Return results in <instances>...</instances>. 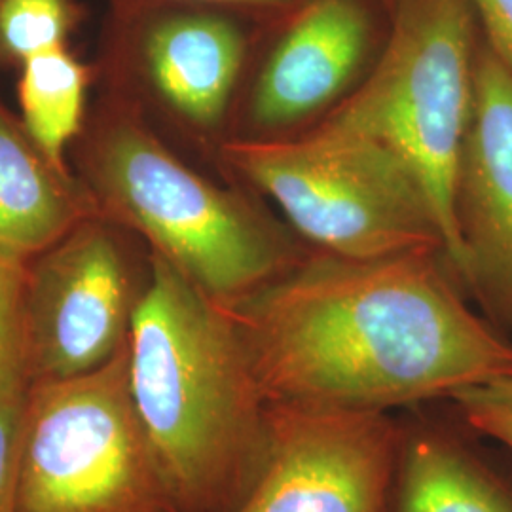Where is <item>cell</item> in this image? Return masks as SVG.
Here are the masks:
<instances>
[{
    "label": "cell",
    "mask_w": 512,
    "mask_h": 512,
    "mask_svg": "<svg viewBox=\"0 0 512 512\" xmlns=\"http://www.w3.org/2000/svg\"><path fill=\"white\" fill-rule=\"evenodd\" d=\"M435 255L329 253L220 302L266 403L389 412L511 378V342Z\"/></svg>",
    "instance_id": "1"
},
{
    "label": "cell",
    "mask_w": 512,
    "mask_h": 512,
    "mask_svg": "<svg viewBox=\"0 0 512 512\" xmlns=\"http://www.w3.org/2000/svg\"><path fill=\"white\" fill-rule=\"evenodd\" d=\"M128 334L129 391L177 512H234L268 448V403L219 300L150 253Z\"/></svg>",
    "instance_id": "2"
},
{
    "label": "cell",
    "mask_w": 512,
    "mask_h": 512,
    "mask_svg": "<svg viewBox=\"0 0 512 512\" xmlns=\"http://www.w3.org/2000/svg\"><path fill=\"white\" fill-rule=\"evenodd\" d=\"M99 90L71 147L97 217L147 239L152 253L219 302L281 274V253L249 205L177 158L137 105Z\"/></svg>",
    "instance_id": "3"
},
{
    "label": "cell",
    "mask_w": 512,
    "mask_h": 512,
    "mask_svg": "<svg viewBox=\"0 0 512 512\" xmlns=\"http://www.w3.org/2000/svg\"><path fill=\"white\" fill-rule=\"evenodd\" d=\"M480 38L471 0H393L382 57L365 86L329 118L382 141L414 169L456 279L463 264L456 181Z\"/></svg>",
    "instance_id": "4"
},
{
    "label": "cell",
    "mask_w": 512,
    "mask_h": 512,
    "mask_svg": "<svg viewBox=\"0 0 512 512\" xmlns=\"http://www.w3.org/2000/svg\"><path fill=\"white\" fill-rule=\"evenodd\" d=\"M220 154L330 255H444L439 219L420 177L366 133L327 120L291 141L230 139Z\"/></svg>",
    "instance_id": "5"
},
{
    "label": "cell",
    "mask_w": 512,
    "mask_h": 512,
    "mask_svg": "<svg viewBox=\"0 0 512 512\" xmlns=\"http://www.w3.org/2000/svg\"><path fill=\"white\" fill-rule=\"evenodd\" d=\"M18 512H177L133 406L128 344L93 372L29 387Z\"/></svg>",
    "instance_id": "6"
},
{
    "label": "cell",
    "mask_w": 512,
    "mask_h": 512,
    "mask_svg": "<svg viewBox=\"0 0 512 512\" xmlns=\"http://www.w3.org/2000/svg\"><path fill=\"white\" fill-rule=\"evenodd\" d=\"M243 14L188 0L109 4L97 84L114 93L141 86L179 120L211 131L226 116L249 52Z\"/></svg>",
    "instance_id": "7"
},
{
    "label": "cell",
    "mask_w": 512,
    "mask_h": 512,
    "mask_svg": "<svg viewBox=\"0 0 512 512\" xmlns=\"http://www.w3.org/2000/svg\"><path fill=\"white\" fill-rule=\"evenodd\" d=\"M404 423L389 412L268 403V448L234 512H389Z\"/></svg>",
    "instance_id": "8"
},
{
    "label": "cell",
    "mask_w": 512,
    "mask_h": 512,
    "mask_svg": "<svg viewBox=\"0 0 512 512\" xmlns=\"http://www.w3.org/2000/svg\"><path fill=\"white\" fill-rule=\"evenodd\" d=\"M126 234L95 215L27 262L23 315L31 382L88 374L126 348L141 296L133 289Z\"/></svg>",
    "instance_id": "9"
},
{
    "label": "cell",
    "mask_w": 512,
    "mask_h": 512,
    "mask_svg": "<svg viewBox=\"0 0 512 512\" xmlns=\"http://www.w3.org/2000/svg\"><path fill=\"white\" fill-rule=\"evenodd\" d=\"M459 285L497 329H512V73L480 38L471 122L459 156Z\"/></svg>",
    "instance_id": "10"
},
{
    "label": "cell",
    "mask_w": 512,
    "mask_h": 512,
    "mask_svg": "<svg viewBox=\"0 0 512 512\" xmlns=\"http://www.w3.org/2000/svg\"><path fill=\"white\" fill-rule=\"evenodd\" d=\"M370 6V0H304L283 16L285 27L256 80V124H291L346 88L374 46Z\"/></svg>",
    "instance_id": "11"
},
{
    "label": "cell",
    "mask_w": 512,
    "mask_h": 512,
    "mask_svg": "<svg viewBox=\"0 0 512 512\" xmlns=\"http://www.w3.org/2000/svg\"><path fill=\"white\" fill-rule=\"evenodd\" d=\"M95 215L73 169L52 162L0 97V256L27 264Z\"/></svg>",
    "instance_id": "12"
},
{
    "label": "cell",
    "mask_w": 512,
    "mask_h": 512,
    "mask_svg": "<svg viewBox=\"0 0 512 512\" xmlns=\"http://www.w3.org/2000/svg\"><path fill=\"white\" fill-rule=\"evenodd\" d=\"M393 512H512V480L458 431L404 423Z\"/></svg>",
    "instance_id": "13"
},
{
    "label": "cell",
    "mask_w": 512,
    "mask_h": 512,
    "mask_svg": "<svg viewBox=\"0 0 512 512\" xmlns=\"http://www.w3.org/2000/svg\"><path fill=\"white\" fill-rule=\"evenodd\" d=\"M93 84L95 63L82 61L69 46L33 55L18 69L19 118L38 147L61 167H69L67 150L86 124Z\"/></svg>",
    "instance_id": "14"
},
{
    "label": "cell",
    "mask_w": 512,
    "mask_h": 512,
    "mask_svg": "<svg viewBox=\"0 0 512 512\" xmlns=\"http://www.w3.org/2000/svg\"><path fill=\"white\" fill-rule=\"evenodd\" d=\"M84 19L78 0H0V71L33 55L69 46Z\"/></svg>",
    "instance_id": "15"
},
{
    "label": "cell",
    "mask_w": 512,
    "mask_h": 512,
    "mask_svg": "<svg viewBox=\"0 0 512 512\" xmlns=\"http://www.w3.org/2000/svg\"><path fill=\"white\" fill-rule=\"evenodd\" d=\"M27 264L0 256V384L29 376L25 344V294Z\"/></svg>",
    "instance_id": "16"
},
{
    "label": "cell",
    "mask_w": 512,
    "mask_h": 512,
    "mask_svg": "<svg viewBox=\"0 0 512 512\" xmlns=\"http://www.w3.org/2000/svg\"><path fill=\"white\" fill-rule=\"evenodd\" d=\"M31 384L27 376L0 384V512H18L23 421Z\"/></svg>",
    "instance_id": "17"
},
{
    "label": "cell",
    "mask_w": 512,
    "mask_h": 512,
    "mask_svg": "<svg viewBox=\"0 0 512 512\" xmlns=\"http://www.w3.org/2000/svg\"><path fill=\"white\" fill-rule=\"evenodd\" d=\"M448 401L465 427L512 452V376L461 389Z\"/></svg>",
    "instance_id": "18"
},
{
    "label": "cell",
    "mask_w": 512,
    "mask_h": 512,
    "mask_svg": "<svg viewBox=\"0 0 512 512\" xmlns=\"http://www.w3.org/2000/svg\"><path fill=\"white\" fill-rule=\"evenodd\" d=\"M486 44L512 73V0H471Z\"/></svg>",
    "instance_id": "19"
},
{
    "label": "cell",
    "mask_w": 512,
    "mask_h": 512,
    "mask_svg": "<svg viewBox=\"0 0 512 512\" xmlns=\"http://www.w3.org/2000/svg\"><path fill=\"white\" fill-rule=\"evenodd\" d=\"M107 2L109 4H120V2H143V0H107ZM188 2L219 4V6L234 8V10L245 12V14H279V16H285L304 0H188Z\"/></svg>",
    "instance_id": "20"
},
{
    "label": "cell",
    "mask_w": 512,
    "mask_h": 512,
    "mask_svg": "<svg viewBox=\"0 0 512 512\" xmlns=\"http://www.w3.org/2000/svg\"><path fill=\"white\" fill-rule=\"evenodd\" d=\"M384 2L385 6L391 10V4H393V0H382Z\"/></svg>",
    "instance_id": "21"
}]
</instances>
